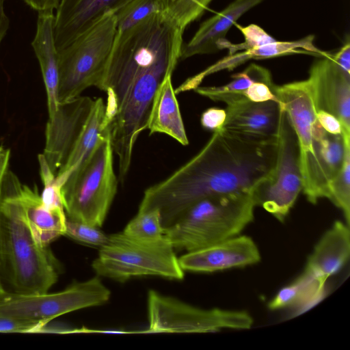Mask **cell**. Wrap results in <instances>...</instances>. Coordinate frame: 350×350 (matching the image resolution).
<instances>
[{"label":"cell","mask_w":350,"mask_h":350,"mask_svg":"<svg viewBox=\"0 0 350 350\" xmlns=\"http://www.w3.org/2000/svg\"><path fill=\"white\" fill-rule=\"evenodd\" d=\"M109 126L91 156L61 187L66 217L100 228L118 189Z\"/></svg>","instance_id":"5b68a950"},{"label":"cell","mask_w":350,"mask_h":350,"mask_svg":"<svg viewBox=\"0 0 350 350\" xmlns=\"http://www.w3.org/2000/svg\"><path fill=\"white\" fill-rule=\"evenodd\" d=\"M316 117L321 126L327 133L333 135H342L341 123L335 116L323 110H317Z\"/></svg>","instance_id":"d590c367"},{"label":"cell","mask_w":350,"mask_h":350,"mask_svg":"<svg viewBox=\"0 0 350 350\" xmlns=\"http://www.w3.org/2000/svg\"><path fill=\"white\" fill-rule=\"evenodd\" d=\"M170 0H133L116 13L117 32H122L147 16L166 12Z\"/></svg>","instance_id":"4316f807"},{"label":"cell","mask_w":350,"mask_h":350,"mask_svg":"<svg viewBox=\"0 0 350 350\" xmlns=\"http://www.w3.org/2000/svg\"><path fill=\"white\" fill-rule=\"evenodd\" d=\"M306 80L317 111L335 116L341 123L344 139H350V73L328 53L312 64Z\"/></svg>","instance_id":"5bb4252c"},{"label":"cell","mask_w":350,"mask_h":350,"mask_svg":"<svg viewBox=\"0 0 350 350\" xmlns=\"http://www.w3.org/2000/svg\"><path fill=\"white\" fill-rule=\"evenodd\" d=\"M110 295L98 276L53 293L20 294L0 290V318L47 325L62 314L102 305L109 300Z\"/></svg>","instance_id":"8fae6325"},{"label":"cell","mask_w":350,"mask_h":350,"mask_svg":"<svg viewBox=\"0 0 350 350\" xmlns=\"http://www.w3.org/2000/svg\"><path fill=\"white\" fill-rule=\"evenodd\" d=\"M281 106L279 102L243 100L227 105L224 128L248 135L276 137Z\"/></svg>","instance_id":"ffe728a7"},{"label":"cell","mask_w":350,"mask_h":350,"mask_svg":"<svg viewBox=\"0 0 350 350\" xmlns=\"http://www.w3.org/2000/svg\"><path fill=\"white\" fill-rule=\"evenodd\" d=\"M232 80L221 86H198L193 90L214 101L228 105L245 100L244 94L254 83L263 81L273 83L270 71L256 64H250L242 72L232 75Z\"/></svg>","instance_id":"d4e9b609"},{"label":"cell","mask_w":350,"mask_h":350,"mask_svg":"<svg viewBox=\"0 0 350 350\" xmlns=\"http://www.w3.org/2000/svg\"><path fill=\"white\" fill-rule=\"evenodd\" d=\"M53 10L39 11L36 31L31 46L40 66L46 88L49 116L57 109L58 88V51L54 39Z\"/></svg>","instance_id":"44dd1931"},{"label":"cell","mask_w":350,"mask_h":350,"mask_svg":"<svg viewBox=\"0 0 350 350\" xmlns=\"http://www.w3.org/2000/svg\"><path fill=\"white\" fill-rule=\"evenodd\" d=\"M275 85L263 81L254 83L245 92V98L252 102L261 103L269 100L279 102L275 93ZM280 103V102H279Z\"/></svg>","instance_id":"836d02e7"},{"label":"cell","mask_w":350,"mask_h":350,"mask_svg":"<svg viewBox=\"0 0 350 350\" xmlns=\"http://www.w3.org/2000/svg\"><path fill=\"white\" fill-rule=\"evenodd\" d=\"M30 8L35 10H56L60 0H23Z\"/></svg>","instance_id":"74e56055"},{"label":"cell","mask_w":350,"mask_h":350,"mask_svg":"<svg viewBox=\"0 0 350 350\" xmlns=\"http://www.w3.org/2000/svg\"><path fill=\"white\" fill-rule=\"evenodd\" d=\"M146 129L150 134H166L180 144H189L178 100L172 83V75L164 77L157 88L151 105Z\"/></svg>","instance_id":"7402d4cb"},{"label":"cell","mask_w":350,"mask_h":350,"mask_svg":"<svg viewBox=\"0 0 350 350\" xmlns=\"http://www.w3.org/2000/svg\"><path fill=\"white\" fill-rule=\"evenodd\" d=\"M332 57L339 66L350 73V42L349 38L337 53L332 54Z\"/></svg>","instance_id":"8d00e7d4"},{"label":"cell","mask_w":350,"mask_h":350,"mask_svg":"<svg viewBox=\"0 0 350 350\" xmlns=\"http://www.w3.org/2000/svg\"><path fill=\"white\" fill-rule=\"evenodd\" d=\"M349 255V226L336 221L314 246L304 272L313 277L325 288L327 279L340 271Z\"/></svg>","instance_id":"ac0fdd59"},{"label":"cell","mask_w":350,"mask_h":350,"mask_svg":"<svg viewBox=\"0 0 350 350\" xmlns=\"http://www.w3.org/2000/svg\"><path fill=\"white\" fill-rule=\"evenodd\" d=\"M252 193H231L202 199L187 208L164 235L174 250L187 252L240 234L254 217Z\"/></svg>","instance_id":"277c9868"},{"label":"cell","mask_w":350,"mask_h":350,"mask_svg":"<svg viewBox=\"0 0 350 350\" xmlns=\"http://www.w3.org/2000/svg\"><path fill=\"white\" fill-rule=\"evenodd\" d=\"M117 32L114 13L104 16L65 48L58 51L59 103L98 87L105 72Z\"/></svg>","instance_id":"ba28073f"},{"label":"cell","mask_w":350,"mask_h":350,"mask_svg":"<svg viewBox=\"0 0 350 350\" xmlns=\"http://www.w3.org/2000/svg\"><path fill=\"white\" fill-rule=\"evenodd\" d=\"M16 193L25 219L38 244L49 247L64 235L66 216L64 208L47 206L36 186L32 189L22 184L19 179L16 184Z\"/></svg>","instance_id":"d6986e66"},{"label":"cell","mask_w":350,"mask_h":350,"mask_svg":"<svg viewBox=\"0 0 350 350\" xmlns=\"http://www.w3.org/2000/svg\"><path fill=\"white\" fill-rule=\"evenodd\" d=\"M174 69L163 64L139 74L127 88L109 125L111 142L118 157V179L124 183L128 174L134 146L147 122L157 88L164 77Z\"/></svg>","instance_id":"9c48e42d"},{"label":"cell","mask_w":350,"mask_h":350,"mask_svg":"<svg viewBox=\"0 0 350 350\" xmlns=\"http://www.w3.org/2000/svg\"><path fill=\"white\" fill-rule=\"evenodd\" d=\"M318 282L311 275L303 272L293 282L282 288L267 304L271 310L291 306L305 308L317 303L323 295Z\"/></svg>","instance_id":"484cf974"},{"label":"cell","mask_w":350,"mask_h":350,"mask_svg":"<svg viewBox=\"0 0 350 350\" xmlns=\"http://www.w3.org/2000/svg\"><path fill=\"white\" fill-rule=\"evenodd\" d=\"M148 327L144 333H208L225 329H248L252 317L245 311L196 307L150 290Z\"/></svg>","instance_id":"30bf717a"},{"label":"cell","mask_w":350,"mask_h":350,"mask_svg":"<svg viewBox=\"0 0 350 350\" xmlns=\"http://www.w3.org/2000/svg\"><path fill=\"white\" fill-rule=\"evenodd\" d=\"M184 31L167 12L154 13L131 28L116 32L113 48L97 87L107 95L106 110L116 114L131 83L141 73L180 60Z\"/></svg>","instance_id":"7a4b0ae2"},{"label":"cell","mask_w":350,"mask_h":350,"mask_svg":"<svg viewBox=\"0 0 350 350\" xmlns=\"http://www.w3.org/2000/svg\"><path fill=\"white\" fill-rule=\"evenodd\" d=\"M133 0H60L54 21L57 51L73 42L109 13H116Z\"/></svg>","instance_id":"2e32d148"},{"label":"cell","mask_w":350,"mask_h":350,"mask_svg":"<svg viewBox=\"0 0 350 350\" xmlns=\"http://www.w3.org/2000/svg\"><path fill=\"white\" fill-rule=\"evenodd\" d=\"M275 93L297 135L304 195L314 204L321 198L329 199V182L321 159L327 132L317 119L307 80L275 85Z\"/></svg>","instance_id":"8992f818"},{"label":"cell","mask_w":350,"mask_h":350,"mask_svg":"<svg viewBox=\"0 0 350 350\" xmlns=\"http://www.w3.org/2000/svg\"><path fill=\"white\" fill-rule=\"evenodd\" d=\"M330 200L345 217L346 224H350V145L345 148L341 168L329 184Z\"/></svg>","instance_id":"83f0119b"},{"label":"cell","mask_w":350,"mask_h":350,"mask_svg":"<svg viewBox=\"0 0 350 350\" xmlns=\"http://www.w3.org/2000/svg\"><path fill=\"white\" fill-rule=\"evenodd\" d=\"M277 146V136H255L222 127L189 161L144 191L138 212L158 209L165 229L202 199L253 193L272 172Z\"/></svg>","instance_id":"6da1fadb"},{"label":"cell","mask_w":350,"mask_h":350,"mask_svg":"<svg viewBox=\"0 0 350 350\" xmlns=\"http://www.w3.org/2000/svg\"><path fill=\"white\" fill-rule=\"evenodd\" d=\"M265 0H234L224 10L204 21L193 36L183 45L180 60L196 55L215 53L227 49L226 36L244 14Z\"/></svg>","instance_id":"e0dca14e"},{"label":"cell","mask_w":350,"mask_h":350,"mask_svg":"<svg viewBox=\"0 0 350 350\" xmlns=\"http://www.w3.org/2000/svg\"><path fill=\"white\" fill-rule=\"evenodd\" d=\"M260 251L253 239L237 235L213 245L187 252L178 258L184 271L212 273L258 263Z\"/></svg>","instance_id":"9a60e30c"},{"label":"cell","mask_w":350,"mask_h":350,"mask_svg":"<svg viewBox=\"0 0 350 350\" xmlns=\"http://www.w3.org/2000/svg\"><path fill=\"white\" fill-rule=\"evenodd\" d=\"M95 100V99H94ZM89 96L59 103L49 116L43 154L55 176L65 165L94 104Z\"/></svg>","instance_id":"4fadbf2b"},{"label":"cell","mask_w":350,"mask_h":350,"mask_svg":"<svg viewBox=\"0 0 350 350\" xmlns=\"http://www.w3.org/2000/svg\"><path fill=\"white\" fill-rule=\"evenodd\" d=\"M18 180L8 170L0 187V280L10 292L45 293L57 282L60 266L49 247L33 238L16 197Z\"/></svg>","instance_id":"3957f363"},{"label":"cell","mask_w":350,"mask_h":350,"mask_svg":"<svg viewBox=\"0 0 350 350\" xmlns=\"http://www.w3.org/2000/svg\"><path fill=\"white\" fill-rule=\"evenodd\" d=\"M244 37V42L233 44L230 43L227 49L229 55L237 52L252 49L276 40L260 26L250 24L247 26H239Z\"/></svg>","instance_id":"d6a6232c"},{"label":"cell","mask_w":350,"mask_h":350,"mask_svg":"<svg viewBox=\"0 0 350 350\" xmlns=\"http://www.w3.org/2000/svg\"><path fill=\"white\" fill-rule=\"evenodd\" d=\"M277 157L271 174L253 191L256 206L284 222L303 188L299 150L296 133L281 107L277 134Z\"/></svg>","instance_id":"7c38bea8"},{"label":"cell","mask_w":350,"mask_h":350,"mask_svg":"<svg viewBox=\"0 0 350 350\" xmlns=\"http://www.w3.org/2000/svg\"><path fill=\"white\" fill-rule=\"evenodd\" d=\"M212 1L170 0L166 12L184 31L190 23L204 13Z\"/></svg>","instance_id":"f546056e"},{"label":"cell","mask_w":350,"mask_h":350,"mask_svg":"<svg viewBox=\"0 0 350 350\" xmlns=\"http://www.w3.org/2000/svg\"><path fill=\"white\" fill-rule=\"evenodd\" d=\"M164 230L159 210L152 209L137 212L122 232L135 239L155 240L163 237Z\"/></svg>","instance_id":"f1b7e54d"},{"label":"cell","mask_w":350,"mask_h":350,"mask_svg":"<svg viewBox=\"0 0 350 350\" xmlns=\"http://www.w3.org/2000/svg\"><path fill=\"white\" fill-rule=\"evenodd\" d=\"M40 173L44 185L41 198L50 208H64L61 188L57 184L55 176L51 170L43 154L38 155Z\"/></svg>","instance_id":"1f68e13d"},{"label":"cell","mask_w":350,"mask_h":350,"mask_svg":"<svg viewBox=\"0 0 350 350\" xmlns=\"http://www.w3.org/2000/svg\"><path fill=\"white\" fill-rule=\"evenodd\" d=\"M108 128L105 122V105L103 98L94 100V104L83 129L65 165L56 175L60 187L68 176L91 156Z\"/></svg>","instance_id":"cb8c5ba5"},{"label":"cell","mask_w":350,"mask_h":350,"mask_svg":"<svg viewBox=\"0 0 350 350\" xmlns=\"http://www.w3.org/2000/svg\"><path fill=\"white\" fill-rule=\"evenodd\" d=\"M314 36L308 35L303 38L293 41H277L265 44L260 46L230 54L200 72L205 78L214 72L222 70H231L250 59H264L295 53L312 54L323 57L328 54L319 49L314 45Z\"/></svg>","instance_id":"603a6c76"},{"label":"cell","mask_w":350,"mask_h":350,"mask_svg":"<svg viewBox=\"0 0 350 350\" xmlns=\"http://www.w3.org/2000/svg\"><path fill=\"white\" fill-rule=\"evenodd\" d=\"M226 119V109L211 107L202 113L200 122L204 129L214 132L223 127Z\"/></svg>","instance_id":"e575fe53"},{"label":"cell","mask_w":350,"mask_h":350,"mask_svg":"<svg viewBox=\"0 0 350 350\" xmlns=\"http://www.w3.org/2000/svg\"><path fill=\"white\" fill-rule=\"evenodd\" d=\"M0 290H4L3 286H2V284L1 282V280H0Z\"/></svg>","instance_id":"60d3db41"},{"label":"cell","mask_w":350,"mask_h":350,"mask_svg":"<svg viewBox=\"0 0 350 350\" xmlns=\"http://www.w3.org/2000/svg\"><path fill=\"white\" fill-rule=\"evenodd\" d=\"M64 235L84 244L99 247L103 246L108 236L99 228L66 217Z\"/></svg>","instance_id":"4dcf8cb0"},{"label":"cell","mask_w":350,"mask_h":350,"mask_svg":"<svg viewBox=\"0 0 350 350\" xmlns=\"http://www.w3.org/2000/svg\"><path fill=\"white\" fill-rule=\"evenodd\" d=\"M5 0H0V44L10 27V19L4 10Z\"/></svg>","instance_id":"ab89813d"},{"label":"cell","mask_w":350,"mask_h":350,"mask_svg":"<svg viewBox=\"0 0 350 350\" xmlns=\"http://www.w3.org/2000/svg\"><path fill=\"white\" fill-rule=\"evenodd\" d=\"M92 267L98 276L120 282L143 275L179 280L183 279L185 271L165 235L155 240H143L123 232L108 236Z\"/></svg>","instance_id":"52a82bcc"},{"label":"cell","mask_w":350,"mask_h":350,"mask_svg":"<svg viewBox=\"0 0 350 350\" xmlns=\"http://www.w3.org/2000/svg\"><path fill=\"white\" fill-rule=\"evenodd\" d=\"M10 157V149L4 147L3 145H0V187L8 171Z\"/></svg>","instance_id":"f35d334b"}]
</instances>
